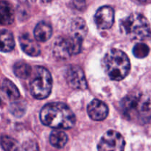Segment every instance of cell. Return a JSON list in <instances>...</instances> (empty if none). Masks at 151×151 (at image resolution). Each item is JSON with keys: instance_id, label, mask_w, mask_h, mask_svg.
<instances>
[{"instance_id": "obj_1", "label": "cell", "mask_w": 151, "mask_h": 151, "mask_svg": "<svg viewBox=\"0 0 151 151\" xmlns=\"http://www.w3.org/2000/svg\"><path fill=\"white\" fill-rule=\"evenodd\" d=\"M40 119L44 125L55 129H69L76 122L72 111L63 103L45 105L40 112Z\"/></svg>"}, {"instance_id": "obj_2", "label": "cell", "mask_w": 151, "mask_h": 151, "mask_svg": "<svg viewBox=\"0 0 151 151\" xmlns=\"http://www.w3.org/2000/svg\"><path fill=\"white\" fill-rule=\"evenodd\" d=\"M103 64L106 75L115 81L123 80L131 69L128 55L118 49H111L105 55Z\"/></svg>"}, {"instance_id": "obj_3", "label": "cell", "mask_w": 151, "mask_h": 151, "mask_svg": "<svg viewBox=\"0 0 151 151\" xmlns=\"http://www.w3.org/2000/svg\"><path fill=\"white\" fill-rule=\"evenodd\" d=\"M121 32L131 40L147 39L151 36V29L147 19L140 13H132L120 21Z\"/></svg>"}, {"instance_id": "obj_4", "label": "cell", "mask_w": 151, "mask_h": 151, "mask_svg": "<svg viewBox=\"0 0 151 151\" xmlns=\"http://www.w3.org/2000/svg\"><path fill=\"white\" fill-rule=\"evenodd\" d=\"M29 81V91L33 97L43 100L50 94L52 87L51 74L46 68L37 66L35 67Z\"/></svg>"}, {"instance_id": "obj_5", "label": "cell", "mask_w": 151, "mask_h": 151, "mask_svg": "<svg viewBox=\"0 0 151 151\" xmlns=\"http://www.w3.org/2000/svg\"><path fill=\"white\" fill-rule=\"evenodd\" d=\"M122 112L129 119L151 110V100L143 95H128L120 103Z\"/></svg>"}, {"instance_id": "obj_6", "label": "cell", "mask_w": 151, "mask_h": 151, "mask_svg": "<svg viewBox=\"0 0 151 151\" xmlns=\"http://www.w3.org/2000/svg\"><path fill=\"white\" fill-rule=\"evenodd\" d=\"M82 40L72 38H59L55 41L52 52L55 57L60 60H66L74 55L81 52Z\"/></svg>"}, {"instance_id": "obj_7", "label": "cell", "mask_w": 151, "mask_h": 151, "mask_svg": "<svg viewBox=\"0 0 151 151\" xmlns=\"http://www.w3.org/2000/svg\"><path fill=\"white\" fill-rule=\"evenodd\" d=\"M125 147V139L121 134L110 130L100 139L97 149L98 151H124Z\"/></svg>"}, {"instance_id": "obj_8", "label": "cell", "mask_w": 151, "mask_h": 151, "mask_svg": "<svg viewBox=\"0 0 151 151\" xmlns=\"http://www.w3.org/2000/svg\"><path fill=\"white\" fill-rule=\"evenodd\" d=\"M66 80L68 85L75 89H86L87 81L85 74L81 67L72 66L68 69L66 73Z\"/></svg>"}, {"instance_id": "obj_9", "label": "cell", "mask_w": 151, "mask_h": 151, "mask_svg": "<svg viewBox=\"0 0 151 151\" xmlns=\"http://www.w3.org/2000/svg\"><path fill=\"white\" fill-rule=\"evenodd\" d=\"M114 22V10L110 6H103L96 12L94 22L99 29H110Z\"/></svg>"}, {"instance_id": "obj_10", "label": "cell", "mask_w": 151, "mask_h": 151, "mask_svg": "<svg viewBox=\"0 0 151 151\" xmlns=\"http://www.w3.org/2000/svg\"><path fill=\"white\" fill-rule=\"evenodd\" d=\"M87 112L91 119L94 121H102L107 117L109 108L103 101L95 99L88 105Z\"/></svg>"}, {"instance_id": "obj_11", "label": "cell", "mask_w": 151, "mask_h": 151, "mask_svg": "<svg viewBox=\"0 0 151 151\" xmlns=\"http://www.w3.org/2000/svg\"><path fill=\"white\" fill-rule=\"evenodd\" d=\"M19 43L22 50L28 55L35 57L41 54L40 46L29 36V34L24 33L21 35L19 37Z\"/></svg>"}, {"instance_id": "obj_12", "label": "cell", "mask_w": 151, "mask_h": 151, "mask_svg": "<svg viewBox=\"0 0 151 151\" xmlns=\"http://www.w3.org/2000/svg\"><path fill=\"white\" fill-rule=\"evenodd\" d=\"M14 18V10L11 4L7 1H0V24H11Z\"/></svg>"}, {"instance_id": "obj_13", "label": "cell", "mask_w": 151, "mask_h": 151, "mask_svg": "<svg viewBox=\"0 0 151 151\" xmlns=\"http://www.w3.org/2000/svg\"><path fill=\"white\" fill-rule=\"evenodd\" d=\"M88 32L86 22L81 18L74 19L71 24V37L83 41Z\"/></svg>"}, {"instance_id": "obj_14", "label": "cell", "mask_w": 151, "mask_h": 151, "mask_svg": "<svg viewBox=\"0 0 151 151\" xmlns=\"http://www.w3.org/2000/svg\"><path fill=\"white\" fill-rule=\"evenodd\" d=\"M34 36L36 41L45 42L48 41L52 34L51 25L45 22H41L35 26L34 29Z\"/></svg>"}, {"instance_id": "obj_15", "label": "cell", "mask_w": 151, "mask_h": 151, "mask_svg": "<svg viewBox=\"0 0 151 151\" xmlns=\"http://www.w3.org/2000/svg\"><path fill=\"white\" fill-rule=\"evenodd\" d=\"M15 41L13 35L7 29L0 30V51L8 52L14 49Z\"/></svg>"}, {"instance_id": "obj_16", "label": "cell", "mask_w": 151, "mask_h": 151, "mask_svg": "<svg viewBox=\"0 0 151 151\" xmlns=\"http://www.w3.org/2000/svg\"><path fill=\"white\" fill-rule=\"evenodd\" d=\"M1 89L10 100H16L20 96L19 89L12 81L4 79L1 85Z\"/></svg>"}, {"instance_id": "obj_17", "label": "cell", "mask_w": 151, "mask_h": 151, "mask_svg": "<svg viewBox=\"0 0 151 151\" xmlns=\"http://www.w3.org/2000/svg\"><path fill=\"white\" fill-rule=\"evenodd\" d=\"M32 69L31 66L26 62L20 61L16 62L13 66V72L18 78L22 79H27L32 75Z\"/></svg>"}, {"instance_id": "obj_18", "label": "cell", "mask_w": 151, "mask_h": 151, "mask_svg": "<svg viewBox=\"0 0 151 151\" xmlns=\"http://www.w3.org/2000/svg\"><path fill=\"white\" fill-rule=\"evenodd\" d=\"M68 141V137L61 131H53L50 136V142L56 148H62L66 145Z\"/></svg>"}, {"instance_id": "obj_19", "label": "cell", "mask_w": 151, "mask_h": 151, "mask_svg": "<svg viewBox=\"0 0 151 151\" xmlns=\"http://www.w3.org/2000/svg\"><path fill=\"white\" fill-rule=\"evenodd\" d=\"M0 144L4 151H21V147L19 142L8 136L1 137Z\"/></svg>"}, {"instance_id": "obj_20", "label": "cell", "mask_w": 151, "mask_h": 151, "mask_svg": "<svg viewBox=\"0 0 151 151\" xmlns=\"http://www.w3.org/2000/svg\"><path fill=\"white\" fill-rule=\"evenodd\" d=\"M27 111V103L23 100L15 101L10 106V111L14 116L20 118L24 115Z\"/></svg>"}, {"instance_id": "obj_21", "label": "cell", "mask_w": 151, "mask_h": 151, "mask_svg": "<svg viewBox=\"0 0 151 151\" xmlns=\"http://www.w3.org/2000/svg\"><path fill=\"white\" fill-rule=\"evenodd\" d=\"M150 52L148 46L144 43H137L133 49V54L137 58H144L147 57Z\"/></svg>"}, {"instance_id": "obj_22", "label": "cell", "mask_w": 151, "mask_h": 151, "mask_svg": "<svg viewBox=\"0 0 151 151\" xmlns=\"http://www.w3.org/2000/svg\"><path fill=\"white\" fill-rule=\"evenodd\" d=\"M24 151H39L38 144L35 141H27L23 145Z\"/></svg>"}, {"instance_id": "obj_23", "label": "cell", "mask_w": 151, "mask_h": 151, "mask_svg": "<svg viewBox=\"0 0 151 151\" xmlns=\"http://www.w3.org/2000/svg\"><path fill=\"white\" fill-rule=\"evenodd\" d=\"M74 7L79 10H83L86 7V0H72Z\"/></svg>"}, {"instance_id": "obj_24", "label": "cell", "mask_w": 151, "mask_h": 151, "mask_svg": "<svg viewBox=\"0 0 151 151\" xmlns=\"http://www.w3.org/2000/svg\"><path fill=\"white\" fill-rule=\"evenodd\" d=\"M41 1H42L44 3H49L50 2V1H52V0H41Z\"/></svg>"}, {"instance_id": "obj_25", "label": "cell", "mask_w": 151, "mask_h": 151, "mask_svg": "<svg viewBox=\"0 0 151 151\" xmlns=\"http://www.w3.org/2000/svg\"><path fill=\"white\" fill-rule=\"evenodd\" d=\"M26 1H27L28 2H30V3H34L35 2L36 0H26Z\"/></svg>"}, {"instance_id": "obj_26", "label": "cell", "mask_w": 151, "mask_h": 151, "mask_svg": "<svg viewBox=\"0 0 151 151\" xmlns=\"http://www.w3.org/2000/svg\"><path fill=\"white\" fill-rule=\"evenodd\" d=\"M138 1H139V2H146L147 1H148V0H137Z\"/></svg>"}, {"instance_id": "obj_27", "label": "cell", "mask_w": 151, "mask_h": 151, "mask_svg": "<svg viewBox=\"0 0 151 151\" xmlns=\"http://www.w3.org/2000/svg\"><path fill=\"white\" fill-rule=\"evenodd\" d=\"M1 99H0V106H1Z\"/></svg>"}]
</instances>
